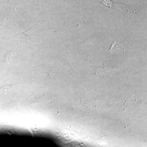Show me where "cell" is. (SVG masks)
<instances>
[{"label": "cell", "instance_id": "obj_1", "mask_svg": "<svg viewBox=\"0 0 147 147\" xmlns=\"http://www.w3.org/2000/svg\"><path fill=\"white\" fill-rule=\"evenodd\" d=\"M100 3L105 6L107 7H112L113 8H117V9L122 11H129V8L128 7L126 6L123 4L117 3H115L111 1L110 0H97Z\"/></svg>", "mask_w": 147, "mask_h": 147}, {"label": "cell", "instance_id": "obj_2", "mask_svg": "<svg viewBox=\"0 0 147 147\" xmlns=\"http://www.w3.org/2000/svg\"><path fill=\"white\" fill-rule=\"evenodd\" d=\"M124 48L122 45H117L116 42H113L111 49L109 50V52L110 53H114V52H119L124 50Z\"/></svg>", "mask_w": 147, "mask_h": 147}, {"label": "cell", "instance_id": "obj_3", "mask_svg": "<svg viewBox=\"0 0 147 147\" xmlns=\"http://www.w3.org/2000/svg\"><path fill=\"white\" fill-rule=\"evenodd\" d=\"M15 55V53L13 51L9 52L6 55H5L4 60V64L5 65H7L12 60V58Z\"/></svg>", "mask_w": 147, "mask_h": 147}, {"label": "cell", "instance_id": "obj_4", "mask_svg": "<svg viewBox=\"0 0 147 147\" xmlns=\"http://www.w3.org/2000/svg\"><path fill=\"white\" fill-rule=\"evenodd\" d=\"M12 90V86L11 85H5L0 89V93L1 94H6L10 92Z\"/></svg>", "mask_w": 147, "mask_h": 147}]
</instances>
